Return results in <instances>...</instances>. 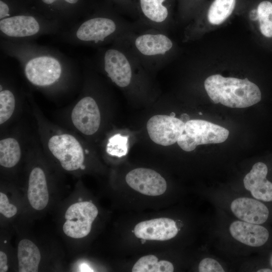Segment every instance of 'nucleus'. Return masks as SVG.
<instances>
[{
	"mask_svg": "<svg viewBox=\"0 0 272 272\" xmlns=\"http://www.w3.org/2000/svg\"><path fill=\"white\" fill-rule=\"evenodd\" d=\"M138 26L118 21L108 17H95L81 23L75 31V37L80 42L100 44L138 31Z\"/></svg>",
	"mask_w": 272,
	"mask_h": 272,
	"instance_id": "3",
	"label": "nucleus"
},
{
	"mask_svg": "<svg viewBox=\"0 0 272 272\" xmlns=\"http://www.w3.org/2000/svg\"><path fill=\"white\" fill-rule=\"evenodd\" d=\"M27 197L31 207L42 210L49 201V192L45 174L40 167L34 168L30 173Z\"/></svg>",
	"mask_w": 272,
	"mask_h": 272,
	"instance_id": "16",
	"label": "nucleus"
},
{
	"mask_svg": "<svg viewBox=\"0 0 272 272\" xmlns=\"http://www.w3.org/2000/svg\"><path fill=\"white\" fill-rule=\"evenodd\" d=\"M237 0H214L208 11L207 18L212 25L222 24L232 14Z\"/></svg>",
	"mask_w": 272,
	"mask_h": 272,
	"instance_id": "20",
	"label": "nucleus"
},
{
	"mask_svg": "<svg viewBox=\"0 0 272 272\" xmlns=\"http://www.w3.org/2000/svg\"><path fill=\"white\" fill-rule=\"evenodd\" d=\"M7 256L6 254L2 251H0V271L6 272L8 270Z\"/></svg>",
	"mask_w": 272,
	"mask_h": 272,
	"instance_id": "28",
	"label": "nucleus"
},
{
	"mask_svg": "<svg viewBox=\"0 0 272 272\" xmlns=\"http://www.w3.org/2000/svg\"><path fill=\"white\" fill-rule=\"evenodd\" d=\"M48 148L65 170L73 171L83 167L84 154L82 146L73 135L55 134L48 141Z\"/></svg>",
	"mask_w": 272,
	"mask_h": 272,
	"instance_id": "6",
	"label": "nucleus"
},
{
	"mask_svg": "<svg viewBox=\"0 0 272 272\" xmlns=\"http://www.w3.org/2000/svg\"><path fill=\"white\" fill-rule=\"evenodd\" d=\"M17 256L19 272H37L41 260L38 247L31 240L24 239L18 245Z\"/></svg>",
	"mask_w": 272,
	"mask_h": 272,
	"instance_id": "18",
	"label": "nucleus"
},
{
	"mask_svg": "<svg viewBox=\"0 0 272 272\" xmlns=\"http://www.w3.org/2000/svg\"><path fill=\"white\" fill-rule=\"evenodd\" d=\"M128 138L116 134L110 138L107 147V152L111 155L121 157L128 152Z\"/></svg>",
	"mask_w": 272,
	"mask_h": 272,
	"instance_id": "24",
	"label": "nucleus"
},
{
	"mask_svg": "<svg viewBox=\"0 0 272 272\" xmlns=\"http://www.w3.org/2000/svg\"><path fill=\"white\" fill-rule=\"evenodd\" d=\"M170 116L173 117H175V113L174 112H171L170 114Z\"/></svg>",
	"mask_w": 272,
	"mask_h": 272,
	"instance_id": "34",
	"label": "nucleus"
},
{
	"mask_svg": "<svg viewBox=\"0 0 272 272\" xmlns=\"http://www.w3.org/2000/svg\"><path fill=\"white\" fill-rule=\"evenodd\" d=\"M133 231L135 236L142 240L166 241L175 237L178 230L173 220L159 218L139 223Z\"/></svg>",
	"mask_w": 272,
	"mask_h": 272,
	"instance_id": "11",
	"label": "nucleus"
},
{
	"mask_svg": "<svg viewBox=\"0 0 272 272\" xmlns=\"http://www.w3.org/2000/svg\"><path fill=\"white\" fill-rule=\"evenodd\" d=\"M257 272H272V270L269 268H262L257 270Z\"/></svg>",
	"mask_w": 272,
	"mask_h": 272,
	"instance_id": "33",
	"label": "nucleus"
},
{
	"mask_svg": "<svg viewBox=\"0 0 272 272\" xmlns=\"http://www.w3.org/2000/svg\"><path fill=\"white\" fill-rule=\"evenodd\" d=\"M180 119L183 122L185 121V122L190 120L189 115L186 113L182 114L180 116Z\"/></svg>",
	"mask_w": 272,
	"mask_h": 272,
	"instance_id": "32",
	"label": "nucleus"
},
{
	"mask_svg": "<svg viewBox=\"0 0 272 272\" xmlns=\"http://www.w3.org/2000/svg\"><path fill=\"white\" fill-rule=\"evenodd\" d=\"M21 150L17 140L7 138L0 141V164L5 168H12L19 162Z\"/></svg>",
	"mask_w": 272,
	"mask_h": 272,
	"instance_id": "19",
	"label": "nucleus"
},
{
	"mask_svg": "<svg viewBox=\"0 0 272 272\" xmlns=\"http://www.w3.org/2000/svg\"><path fill=\"white\" fill-rule=\"evenodd\" d=\"M132 272H172L174 267L172 263L167 260L158 261V258L154 255H148L141 257L134 264Z\"/></svg>",
	"mask_w": 272,
	"mask_h": 272,
	"instance_id": "21",
	"label": "nucleus"
},
{
	"mask_svg": "<svg viewBox=\"0 0 272 272\" xmlns=\"http://www.w3.org/2000/svg\"><path fill=\"white\" fill-rule=\"evenodd\" d=\"M141 10L145 21L144 24L165 32L169 17V11L164 3L166 0H139Z\"/></svg>",
	"mask_w": 272,
	"mask_h": 272,
	"instance_id": "17",
	"label": "nucleus"
},
{
	"mask_svg": "<svg viewBox=\"0 0 272 272\" xmlns=\"http://www.w3.org/2000/svg\"><path fill=\"white\" fill-rule=\"evenodd\" d=\"M15 98L13 93L9 90L0 91V124H4L9 120L14 113Z\"/></svg>",
	"mask_w": 272,
	"mask_h": 272,
	"instance_id": "23",
	"label": "nucleus"
},
{
	"mask_svg": "<svg viewBox=\"0 0 272 272\" xmlns=\"http://www.w3.org/2000/svg\"><path fill=\"white\" fill-rule=\"evenodd\" d=\"M267 167L262 162H257L244 178L246 189L253 197L264 201H272V183L266 179Z\"/></svg>",
	"mask_w": 272,
	"mask_h": 272,
	"instance_id": "13",
	"label": "nucleus"
},
{
	"mask_svg": "<svg viewBox=\"0 0 272 272\" xmlns=\"http://www.w3.org/2000/svg\"><path fill=\"white\" fill-rule=\"evenodd\" d=\"M0 213L6 218H11L17 213V207L9 202L7 195L0 192Z\"/></svg>",
	"mask_w": 272,
	"mask_h": 272,
	"instance_id": "25",
	"label": "nucleus"
},
{
	"mask_svg": "<svg viewBox=\"0 0 272 272\" xmlns=\"http://www.w3.org/2000/svg\"><path fill=\"white\" fill-rule=\"evenodd\" d=\"M249 18L252 21L258 20V14L256 9H252L249 12Z\"/></svg>",
	"mask_w": 272,
	"mask_h": 272,
	"instance_id": "30",
	"label": "nucleus"
},
{
	"mask_svg": "<svg viewBox=\"0 0 272 272\" xmlns=\"http://www.w3.org/2000/svg\"><path fill=\"white\" fill-rule=\"evenodd\" d=\"M10 17V9L6 3L3 1H0V19Z\"/></svg>",
	"mask_w": 272,
	"mask_h": 272,
	"instance_id": "27",
	"label": "nucleus"
},
{
	"mask_svg": "<svg viewBox=\"0 0 272 272\" xmlns=\"http://www.w3.org/2000/svg\"><path fill=\"white\" fill-rule=\"evenodd\" d=\"M127 184L135 191L149 196H158L167 189L165 179L156 171L138 168L129 171L125 176Z\"/></svg>",
	"mask_w": 272,
	"mask_h": 272,
	"instance_id": "10",
	"label": "nucleus"
},
{
	"mask_svg": "<svg viewBox=\"0 0 272 272\" xmlns=\"http://www.w3.org/2000/svg\"><path fill=\"white\" fill-rule=\"evenodd\" d=\"M185 123L181 119L166 115H156L147 123L148 133L155 143L163 146L172 145L177 142L182 134Z\"/></svg>",
	"mask_w": 272,
	"mask_h": 272,
	"instance_id": "8",
	"label": "nucleus"
},
{
	"mask_svg": "<svg viewBox=\"0 0 272 272\" xmlns=\"http://www.w3.org/2000/svg\"><path fill=\"white\" fill-rule=\"evenodd\" d=\"M98 214L96 206L90 201H80L71 205L65 213L62 230L68 237L82 238L90 232L92 225Z\"/></svg>",
	"mask_w": 272,
	"mask_h": 272,
	"instance_id": "7",
	"label": "nucleus"
},
{
	"mask_svg": "<svg viewBox=\"0 0 272 272\" xmlns=\"http://www.w3.org/2000/svg\"><path fill=\"white\" fill-rule=\"evenodd\" d=\"M234 215L243 221L262 224L267 219L269 211L262 202L250 198L240 197L234 199L231 204Z\"/></svg>",
	"mask_w": 272,
	"mask_h": 272,
	"instance_id": "14",
	"label": "nucleus"
},
{
	"mask_svg": "<svg viewBox=\"0 0 272 272\" xmlns=\"http://www.w3.org/2000/svg\"><path fill=\"white\" fill-rule=\"evenodd\" d=\"M41 1L44 4H46L47 5H51L54 3V2H55L57 0H41ZM63 1L70 4H75L79 1V0H63Z\"/></svg>",
	"mask_w": 272,
	"mask_h": 272,
	"instance_id": "29",
	"label": "nucleus"
},
{
	"mask_svg": "<svg viewBox=\"0 0 272 272\" xmlns=\"http://www.w3.org/2000/svg\"><path fill=\"white\" fill-rule=\"evenodd\" d=\"M71 119L75 127L84 134L95 133L101 122L100 112L95 100L91 96L82 98L73 109Z\"/></svg>",
	"mask_w": 272,
	"mask_h": 272,
	"instance_id": "9",
	"label": "nucleus"
},
{
	"mask_svg": "<svg viewBox=\"0 0 272 272\" xmlns=\"http://www.w3.org/2000/svg\"><path fill=\"white\" fill-rule=\"evenodd\" d=\"M131 32L125 37L131 50L145 67L165 64L173 48L165 32L152 28Z\"/></svg>",
	"mask_w": 272,
	"mask_h": 272,
	"instance_id": "2",
	"label": "nucleus"
},
{
	"mask_svg": "<svg viewBox=\"0 0 272 272\" xmlns=\"http://www.w3.org/2000/svg\"><path fill=\"white\" fill-rule=\"evenodd\" d=\"M256 9L261 33L266 37H272V3L262 1Z\"/></svg>",
	"mask_w": 272,
	"mask_h": 272,
	"instance_id": "22",
	"label": "nucleus"
},
{
	"mask_svg": "<svg viewBox=\"0 0 272 272\" xmlns=\"http://www.w3.org/2000/svg\"><path fill=\"white\" fill-rule=\"evenodd\" d=\"M198 114H200V115H202V113H201V112H199Z\"/></svg>",
	"mask_w": 272,
	"mask_h": 272,
	"instance_id": "35",
	"label": "nucleus"
},
{
	"mask_svg": "<svg viewBox=\"0 0 272 272\" xmlns=\"http://www.w3.org/2000/svg\"><path fill=\"white\" fill-rule=\"evenodd\" d=\"M81 271H93V270H92V269H91L88 265L86 264H82L81 265Z\"/></svg>",
	"mask_w": 272,
	"mask_h": 272,
	"instance_id": "31",
	"label": "nucleus"
},
{
	"mask_svg": "<svg viewBox=\"0 0 272 272\" xmlns=\"http://www.w3.org/2000/svg\"><path fill=\"white\" fill-rule=\"evenodd\" d=\"M205 89L216 104L231 108H245L259 102L261 94L258 87L247 78L241 79L213 75L204 82Z\"/></svg>",
	"mask_w": 272,
	"mask_h": 272,
	"instance_id": "1",
	"label": "nucleus"
},
{
	"mask_svg": "<svg viewBox=\"0 0 272 272\" xmlns=\"http://www.w3.org/2000/svg\"><path fill=\"white\" fill-rule=\"evenodd\" d=\"M41 22L29 15H16L0 20V30L5 36L13 38H27L38 34Z\"/></svg>",
	"mask_w": 272,
	"mask_h": 272,
	"instance_id": "12",
	"label": "nucleus"
},
{
	"mask_svg": "<svg viewBox=\"0 0 272 272\" xmlns=\"http://www.w3.org/2000/svg\"><path fill=\"white\" fill-rule=\"evenodd\" d=\"M229 134L227 129L208 121L189 120L185 123L177 143L183 151L191 152L198 145L223 143Z\"/></svg>",
	"mask_w": 272,
	"mask_h": 272,
	"instance_id": "4",
	"label": "nucleus"
},
{
	"mask_svg": "<svg viewBox=\"0 0 272 272\" xmlns=\"http://www.w3.org/2000/svg\"><path fill=\"white\" fill-rule=\"evenodd\" d=\"M229 231L235 239L252 247L263 245L269 237L268 231L264 227L245 221L233 222Z\"/></svg>",
	"mask_w": 272,
	"mask_h": 272,
	"instance_id": "15",
	"label": "nucleus"
},
{
	"mask_svg": "<svg viewBox=\"0 0 272 272\" xmlns=\"http://www.w3.org/2000/svg\"><path fill=\"white\" fill-rule=\"evenodd\" d=\"M200 272H224L225 270L221 265L215 259L205 258L202 259L198 265Z\"/></svg>",
	"mask_w": 272,
	"mask_h": 272,
	"instance_id": "26",
	"label": "nucleus"
},
{
	"mask_svg": "<svg viewBox=\"0 0 272 272\" xmlns=\"http://www.w3.org/2000/svg\"><path fill=\"white\" fill-rule=\"evenodd\" d=\"M62 65L53 55L39 54L31 57L26 62L24 73L33 85L46 87L53 85L60 78Z\"/></svg>",
	"mask_w": 272,
	"mask_h": 272,
	"instance_id": "5",
	"label": "nucleus"
}]
</instances>
